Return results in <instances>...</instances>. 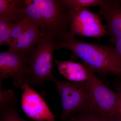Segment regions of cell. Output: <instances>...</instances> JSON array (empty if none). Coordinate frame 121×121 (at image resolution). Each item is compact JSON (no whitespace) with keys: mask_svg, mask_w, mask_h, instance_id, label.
Instances as JSON below:
<instances>
[{"mask_svg":"<svg viewBox=\"0 0 121 121\" xmlns=\"http://www.w3.org/2000/svg\"><path fill=\"white\" fill-rule=\"evenodd\" d=\"M43 17L45 32L52 33L58 41L73 37L70 33L69 11L61 0H32Z\"/></svg>","mask_w":121,"mask_h":121,"instance_id":"obj_4","label":"cell"},{"mask_svg":"<svg viewBox=\"0 0 121 121\" xmlns=\"http://www.w3.org/2000/svg\"><path fill=\"white\" fill-rule=\"evenodd\" d=\"M114 43L115 44V47H114L115 54L121 63V38L117 39Z\"/></svg>","mask_w":121,"mask_h":121,"instance_id":"obj_21","label":"cell"},{"mask_svg":"<svg viewBox=\"0 0 121 121\" xmlns=\"http://www.w3.org/2000/svg\"><path fill=\"white\" fill-rule=\"evenodd\" d=\"M70 25H81L94 23H102L100 16L86 8L69 11Z\"/></svg>","mask_w":121,"mask_h":121,"instance_id":"obj_13","label":"cell"},{"mask_svg":"<svg viewBox=\"0 0 121 121\" xmlns=\"http://www.w3.org/2000/svg\"></svg>","mask_w":121,"mask_h":121,"instance_id":"obj_25","label":"cell"},{"mask_svg":"<svg viewBox=\"0 0 121 121\" xmlns=\"http://www.w3.org/2000/svg\"><path fill=\"white\" fill-rule=\"evenodd\" d=\"M120 1H121V0H120Z\"/></svg>","mask_w":121,"mask_h":121,"instance_id":"obj_24","label":"cell"},{"mask_svg":"<svg viewBox=\"0 0 121 121\" xmlns=\"http://www.w3.org/2000/svg\"><path fill=\"white\" fill-rule=\"evenodd\" d=\"M21 89L22 110L29 117L37 121H56L55 116L35 90L26 83Z\"/></svg>","mask_w":121,"mask_h":121,"instance_id":"obj_7","label":"cell"},{"mask_svg":"<svg viewBox=\"0 0 121 121\" xmlns=\"http://www.w3.org/2000/svg\"><path fill=\"white\" fill-rule=\"evenodd\" d=\"M111 121H121V114L118 112L110 118Z\"/></svg>","mask_w":121,"mask_h":121,"instance_id":"obj_22","label":"cell"},{"mask_svg":"<svg viewBox=\"0 0 121 121\" xmlns=\"http://www.w3.org/2000/svg\"><path fill=\"white\" fill-rule=\"evenodd\" d=\"M99 13L105 20L107 35L114 43L121 38V2L120 0H103Z\"/></svg>","mask_w":121,"mask_h":121,"instance_id":"obj_8","label":"cell"},{"mask_svg":"<svg viewBox=\"0 0 121 121\" xmlns=\"http://www.w3.org/2000/svg\"><path fill=\"white\" fill-rule=\"evenodd\" d=\"M64 48L71 51L93 72L121 74V63L115 54L114 47L89 43L78 40L74 36L58 41L55 50Z\"/></svg>","mask_w":121,"mask_h":121,"instance_id":"obj_1","label":"cell"},{"mask_svg":"<svg viewBox=\"0 0 121 121\" xmlns=\"http://www.w3.org/2000/svg\"><path fill=\"white\" fill-rule=\"evenodd\" d=\"M17 23L12 19L0 16V45H8L11 30Z\"/></svg>","mask_w":121,"mask_h":121,"instance_id":"obj_16","label":"cell"},{"mask_svg":"<svg viewBox=\"0 0 121 121\" xmlns=\"http://www.w3.org/2000/svg\"><path fill=\"white\" fill-rule=\"evenodd\" d=\"M41 35L40 29L31 22L19 39L8 50L28 56L33 51Z\"/></svg>","mask_w":121,"mask_h":121,"instance_id":"obj_9","label":"cell"},{"mask_svg":"<svg viewBox=\"0 0 121 121\" xmlns=\"http://www.w3.org/2000/svg\"><path fill=\"white\" fill-rule=\"evenodd\" d=\"M58 40L52 33H42L32 52L27 56L25 83L29 86L41 87L52 82V56Z\"/></svg>","mask_w":121,"mask_h":121,"instance_id":"obj_2","label":"cell"},{"mask_svg":"<svg viewBox=\"0 0 121 121\" xmlns=\"http://www.w3.org/2000/svg\"><path fill=\"white\" fill-rule=\"evenodd\" d=\"M24 6L23 0H0V16L18 22L22 17Z\"/></svg>","mask_w":121,"mask_h":121,"instance_id":"obj_12","label":"cell"},{"mask_svg":"<svg viewBox=\"0 0 121 121\" xmlns=\"http://www.w3.org/2000/svg\"><path fill=\"white\" fill-rule=\"evenodd\" d=\"M85 112H78L62 121H111L110 118L103 116L98 113L85 110Z\"/></svg>","mask_w":121,"mask_h":121,"instance_id":"obj_18","label":"cell"},{"mask_svg":"<svg viewBox=\"0 0 121 121\" xmlns=\"http://www.w3.org/2000/svg\"><path fill=\"white\" fill-rule=\"evenodd\" d=\"M52 82L56 87L62 101V110L60 118L64 121L71 115L85 109L88 96L86 82L70 83L54 78Z\"/></svg>","mask_w":121,"mask_h":121,"instance_id":"obj_5","label":"cell"},{"mask_svg":"<svg viewBox=\"0 0 121 121\" xmlns=\"http://www.w3.org/2000/svg\"><path fill=\"white\" fill-rule=\"evenodd\" d=\"M22 13L31 22L40 29L42 33L45 32V26L43 18L36 5L32 0H24Z\"/></svg>","mask_w":121,"mask_h":121,"instance_id":"obj_14","label":"cell"},{"mask_svg":"<svg viewBox=\"0 0 121 121\" xmlns=\"http://www.w3.org/2000/svg\"><path fill=\"white\" fill-rule=\"evenodd\" d=\"M17 99L15 93L11 89L4 90L0 86V110L15 108Z\"/></svg>","mask_w":121,"mask_h":121,"instance_id":"obj_17","label":"cell"},{"mask_svg":"<svg viewBox=\"0 0 121 121\" xmlns=\"http://www.w3.org/2000/svg\"><path fill=\"white\" fill-rule=\"evenodd\" d=\"M117 92L119 95L121 103V83L118 85L117 88Z\"/></svg>","mask_w":121,"mask_h":121,"instance_id":"obj_23","label":"cell"},{"mask_svg":"<svg viewBox=\"0 0 121 121\" xmlns=\"http://www.w3.org/2000/svg\"><path fill=\"white\" fill-rule=\"evenodd\" d=\"M27 56L8 50L0 53V86L3 80L11 78L13 86L22 88L26 84Z\"/></svg>","mask_w":121,"mask_h":121,"instance_id":"obj_6","label":"cell"},{"mask_svg":"<svg viewBox=\"0 0 121 121\" xmlns=\"http://www.w3.org/2000/svg\"><path fill=\"white\" fill-rule=\"evenodd\" d=\"M60 73L69 81L75 82H86L89 77V69L80 63L71 60H55Z\"/></svg>","mask_w":121,"mask_h":121,"instance_id":"obj_10","label":"cell"},{"mask_svg":"<svg viewBox=\"0 0 121 121\" xmlns=\"http://www.w3.org/2000/svg\"><path fill=\"white\" fill-rule=\"evenodd\" d=\"M22 19L15 24L10 32L8 46L12 47L16 42L31 21L23 14Z\"/></svg>","mask_w":121,"mask_h":121,"instance_id":"obj_15","label":"cell"},{"mask_svg":"<svg viewBox=\"0 0 121 121\" xmlns=\"http://www.w3.org/2000/svg\"><path fill=\"white\" fill-rule=\"evenodd\" d=\"M107 27L102 23H94L81 25H70L69 31L72 35L100 39L107 35Z\"/></svg>","mask_w":121,"mask_h":121,"instance_id":"obj_11","label":"cell"},{"mask_svg":"<svg viewBox=\"0 0 121 121\" xmlns=\"http://www.w3.org/2000/svg\"><path fill=\"white\" fill-rule=\"evenodd\" d=\"M87 68L89 77L86 83L89 93L84 110L111 118L119 110L121 103L119 95L105 86L96 77L94 72Z\"/></svg>","mask_w":121,"mask_h":121,"instance_id":"obj_3","label":"cell"},{"mask_svg":"<svg viewBox=\"0 0 121 121\" xmlns=\"http://www.w3.org/2000/svg\"><path fill=\"white\" fill-rule=\"evenodd\" d=\"M0 121H27L18 114L15 108H9L0 111Z\"/></svg>","mask_w":121,"mask_h":121,"instance_id":"obj_20","label":"cell"},{"mask_svg":"<svg viewBox=\"0 0 121 121\" xmlns=\"http://www.w3.org/2000/svg\"><path fill=\"white\" fill-rule=\"evenodd\" d=\"M103 0H61V2L69 11L78 9L100 5Z\"/></svg>","mask_w":121,"mask_h":121,"instance_id":"obj_19","label":"cell"}]
</instances>
